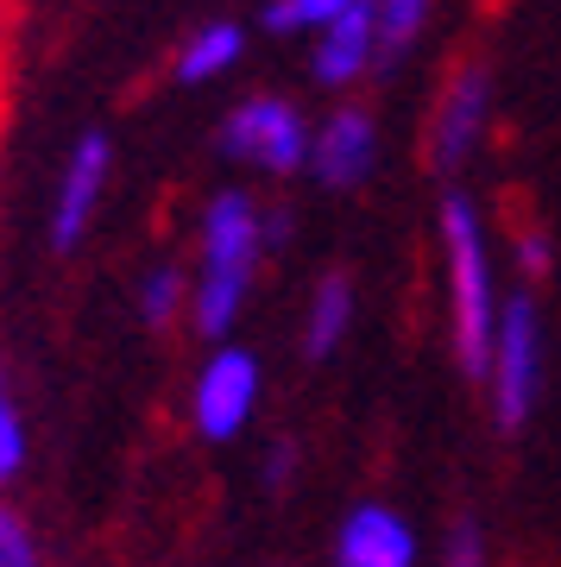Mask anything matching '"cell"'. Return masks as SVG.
<instances>
[{"mask_svg": "<svg viewBox=\"0 0 561 567\" xmlns=\"http://www.w3.org/2000/svg\"><path fill=\"white\" fill-rule=\"evenodd\" d=\"M265 398V365L241 341H208L196 379H190V429L202 442H241Z\"/></svg>", "mask_w": 561, "mask_h": 567, "instance_id": "obj_6", "label": "cell"}, {"mask_svg": "<svg viewBox=\"0 0 561 567\" xmlns=\"http://www.w3.org/2000/svg\"><path fill=\"white\" fill-rule=\"evenodd\" d=\"M347 7H360V0H265L259 25L272 39H316L322 25H335Z\"/></svg>", "mask_w": 561, "mask_h": 567, "instance_id": "obj_15", "label": "cell"}, {"mask_svg": "<svg viewBox=\"0 0 561 567\" xmlns=\"http://www.w3.org/2000/svg\"><path fill=\"white\" fill-rule=\"evenodd\" d=\"M133 309H140L145 328H177L190 322V265L183 259H159L140 271V290H133Z\"/></svg>", "mask_w": 561, "mask_h": 567, "instance_id": "obj_13", "label": "cell"}, {"mask_svg": "<svg viewBox=\"0 0 561 567\" xmlns=\"http://www.w3.org/2000/svg\"><path fill=\"white\" fill-rule=\"evenodd\" d=\"M0 567H44V548H39V529L13 498H0Z\"/></svg>", "mask_w": 561, "mask_h": 567, "instance_id": "obj_16", "label": "cell"}, {"mask_svg": "<svg viewBox=\"0 0 561 567\" xmlns=\"http://www.w3.org/2000/svg\"><path fill=\"white\" fill-rule=\"evenodd\" d=\"M486 133H492V70L480 58H461L441 76L429 121H422V164L441 183H455L467 164L480 158Z\"/></svg>", "mask_w": 561, "mask_h": 567, "instance_id": "obj_5", "label": "cell"}, {"mask_svg": "<svg viewBox=\"0 0 561 567\" xmlns=\"http://www.w3.org/2000/svg\"><path fill=\"white\" fill-rule=\"evenodd\" d=\"M366 7H373V25H379L385 70L410 58V51H417V39L429 32V20H436V0H366Z\"/></svg>", "mask_w": 561, "mask_h": 567, "instance_id": "obj_14", "label": "cell"}, {"mask_svg": "<svg viewBox=\"0 0 561 567\" xmlns=\"http://www.w3.org/2000/svg\"><path fill=\"white\" fill-rule=\"evenodd\" d=\"M542 365H549V347H542V309L530 290H511L499 309V328H492V347H486L480 385L486 404H492V423L511 435L537 416L542 398Z\"/></svg>", "mask_w": 561, "mask_h": 567, "instance_id": "obj_3", "label": "cell"}, {"mask_svg": "<svg viewBox=\"0 0 561 567\" xmlns=\"http://www.w3.org/2000/svg\"><path fill=\"white\" fill-rule=\"evenodd\" d=\"M246 58V25L241 20H202L190 39L177 44V58H171V76L183 89H202V82H221L234 76Z\"/></svg>", "mask_w": 561, "mask_h": 567, "instance_id": "obj_12", "label": "cell"}, {"mask_svg": "<svg viewBox=\"0 0 561 567\" xmlns=\"http://www.w3.org/2000/svg\"><path fill=\"white\" fill-rule=\"evenodd\" d=\"M0 82H7V32H0Z\"/></svg>", "mask_w": 561, "mask_h": 567, "instance_id": "obj_22", "label": "cell"}, {"mask_svg": "<svg viewBox=\"0 0 561 567\" xmlns=\"http://www.w3.org/2000/svg\"><path fill=\"white\" fill-rule=\"evenodd\" d=\"M108 183H114V140H108L101 126H89V133L70 145V158L58 164V189H51V215H44L51 252H76V246L89 240Z\"/></svg>", "mask_w": 561, "mask_h": 567, "instance_id": "obj_7", "label": "cell"}, {"mask_svg": "<svg viewBox=\"0 0 561 567\" xmlns=\"http://www.w3.org/2000/svg\"><path fill=\"white\" fill-rule=\"evenodd\" d=\"M309 140L316 121L284 95H241L215 126V152L253 177H297L309 171Z\"/></svg>", "mask_w": 561, "mask_h": 567, "instance_id": "obj_4", "label": "cell"}, {"mask_svg": "<svg viewBox=\"0 0 561 567\" xmlns=\"http://www.w3.org/2000/svg\"><path fill=\"white\" fill-rule=\"evenodd\" d=\"M290 234V208L265 203L253 189H215L196 215V252H190V328L202 341H234L265 252H278Z\"/></svg>", "mask_w": 561, "mask_h": 567, "instance_id": "obj_1", "label": "cell"}, {"mask_svg": "<svg viewBox=\"0 0 561 567\" xmlns=\"http://www.w3.org/2000/svg\"><path fill=\"white\" fill-rule=\"evenodd\" d=\"M297 461H303V447L290 442V435H278V442L265 447V486H272V492H290V480H297Z\"/></svg>", "mask_w": 561, "mask_h": 567, "instance_id": "obj_20", "label": "cell"}, {"mask_svg": "<svg viewBox=\"0 0 561 567\" xmlns=\"http://www.w3.org/2000/svg\"><path fill=\"white\" fill-rule=\"evenodd\" d=\"M354 316H360V297H354V278L347 271H322L316 284H309V303H303V360L322 365L335 360L347 347V334H354Z\"/></svg>", "mask_w": 561, "mask_h": 567, "instance_id": "obj_11", "label": "cell"}, {"mask_svg": "<svg viewBox=\"0 0 561 567\" xmlns=\"http://www.w3.org/2000/svg\"><path fill=\"white\" fill-rule=\"evenodd\" d=\"M441 567H492V548L473 524H455L448 529V543H441Z\"/></svg>", "mask_w": 561, "mask_h": 567, "instance_id": "obj_19", "label": "cell"}, {"mask_svg": "<svg viewBox=\"0 0 561 567\" xmlns=\"http://www.w3.org/2000/svg\"><path fill=\"white\" fill-rule=\"evenodd\" d=\"M511 259H518V271H523V278L537 284L542 271H549V234H542L537 221H530V227L518 221V227H511Z\"/></svg>", "mask_w": 561, "mask_h": 567, "instance_id": "obj_18", "label": "cell"}, {"mask_svg": "<svg viewBox=\"0 0 561 567\" xmlns=\"http://www.w3.org/2000/svg\"><path fill=\"white\" fill-rule=\"evenodd\" d=\"M20 473H26V416H20V398L0 379V498L13 492Z\"/></svg>", "mask_w": 561, "mask_h": 567, "instance_id": "obj_17", "label": "cell"}, {"mask_svg": "<svg viewBox=\"0 0 561 567\" xmlns=\"http://www.w3.org/2000/svg\"><path fill=\"white\" fill-rule=\"evenodd\" d=\"M385 70V51H379V25H373V7H347L335 25H322L309 39V76L335 95H354L366 76Z\"/></svg>", "mask_w": 561, "mask_h": 567, "instance_id": "obj_9", "label": "cell"}, {"mask_svg": "<svg viewBox=\"0 0 561 567\" xmlns=\"http://www.w3.org/2000/svg\"><path fill=\"white\" fill-rule=\"evenodd\" d=\"M436 246H441V303H448V341L461 372L480 379L492 328H499L504 290H499V265H492V227L486 208L473 203V189L448 183L436 203Z\"/></svg>", "mask_w": 561, "mask_h": 567, "instance_id": "obj_2", "label": "cell"}, {"mask_svg": "<svg viewBox=\"0 0 561 567\" xmlns=\"http://www.w3.org/2000/svg\"><path fill=\"white\" fill-rule=\"evenodd\" d=\"M13 13H20V0H0V32H13Z\"/></svg>", "mask_w": 561, "mask_h": 567, "instance_id": "obj_21", "label": "cell"}, {"mask_svg": "<svg viewBox=\"0 0 561 567\" xmlns=\"http://www.w3.org/2000/svg\"><path fill=\"white\" fill-rule=\"evenodd\" d=\"M417 561H422L417 529L391 505H354L335 529V548H328V567H417Z\"/></svg>", "mask_w": 561, "mask_h": 567, "instance_id": "obj_10", "label": "cell"}, {"mask_svg": "<svg viewBox=\"0 0 561 567\" xmlns=\"http://www.w3.org/2000/svg\"><path fill=\"white\" fill-rule=\"evenodd\" d=\"M373 171H379V114L360 107L354 95H341V102L316 121L309 177H316L322 189H360Z\"/></svg>", "mask_w": 561, "mask_h": 567, "instance_id": "obj_8", "label": "cell"}]
</instances>
